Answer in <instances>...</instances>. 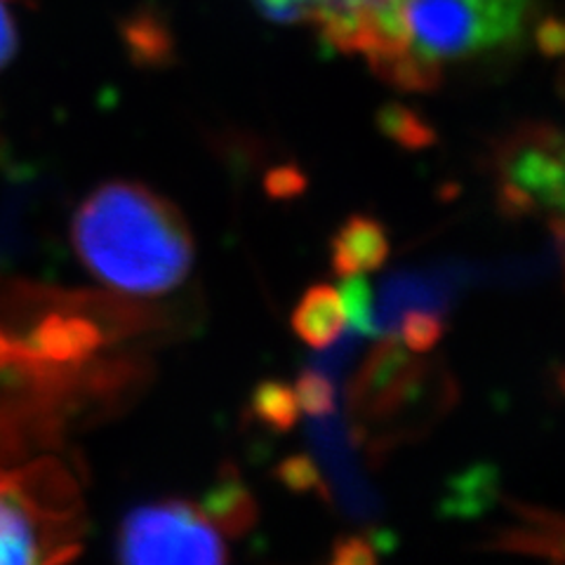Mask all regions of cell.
<instances>
[{
	"mask_svg": "<svg viewBox=\"0 0 565 565\" xmlns=\"http://www.w3.org/2000/svg\"><path fill=\"white\" fill-rule=\"evenodd\" d=\"M74 247L99 282L118 292L158 297L193 269V236L170 201L153 189L114 180L97 186L74 217Z\"/></svg>",
	"mask_w": 565,
	"mask_h": 565,
	"instance_id": "cell-1",
	"label": "cell"
},
{
	"mask_svg": "<svg viewBox=\"0 0 565 565\" xmlns=\"http://www.w3.org/2000/svg\"><path fill=\"white\" fill-rule=\"evenodd\" d=\"M530 8L492 0H403V29L413 55L440 71L514 43Z\"/></svg>",
	"mask_w": 565,
	"mask_h": 565,
	"instance_id": "cell-2",
	"label": "cell"
},
{
	"mask_svg": "<svg viewBox=\"0 0 565 565\" xmlns=\"http://www.w3.org/2000/svg\"><path fill=\"white\" fill-rule=\"evenodd\" d=\"M267 20L307 22L347 55L370 64L408 47L403 29V0H255Z\"/></svg>",
	"mask_w": 565,
	"mask_h": 565,
	"instance_id": "cell-3",
	"label": "cell"
},
{
	"mask_svg": "<svg viewBox=\"0 0 565 565\" xmlns=\"http://www.w3.org/2000/svg\"><path fill=\"white\" fill-rule=\"evenodd\" d=\"M116 556L130 565L224 563L226 544L205 511L184 500H158L132 509L116 535Z\"/></svg>",
	"mask_w": 565,
	"mask_h": 565,
	"instance_id": "cell-4",
	"label": "cell"
},
{
	"mask_svg": "<svg viewBox=\"0 0 565 565\" xmlns=\"http://www.w3.org/2000/svg\"><path fill=\"white\" fill-rule=\"evenodd\" d=\"M39 473L0 471V565L60 561L74 554L71 514L41 500Z\"/></svg>",
	"mask_w": 565,
	"mask_h": 565,
	"instance_id": "cell-5",
	"label": "cell"
},
{
	"mask_svg": "<svg viewBox=\"0 0 565 565\" xmlns=\"http://www.w3.org/2000/svg\"><path fill=\"white\" fill-rule=\"evenodd\" d=\"M504 193L511 207H530L535 203L561 207V147L552 151L546 139H527L511 149L504 163Z\"/></svg>",
	"mask_w": 565,
	"mask_h": 565,
	"instance_id": "cell-6",
	"label": "cell"
},
{
	"mask_svg": "<svg viewBox=\"0 0 565 565\" xmlns=\"http://www.w3.org/2000/svg\"><path fill=\"white\" fill-rule=\"evenodd\" d=\"M392 253L384 226L367 215H351L330 243L332 269L338 276L367 274L380 269Z\"/></svg>",
	"mask_w": 565,
	"mask_h": 565,
	"instance_id": "cell-7",
	"label": "cell"
},
{
	"mask_svg": "<svg viewBox=\"0 0 565 565\" xmlns=\"http://www.w3.org/2000/svg\"><path fill=\"white\" fill-rule=\"evenodd\" d=\"M415 377V361L396 342H384L359 377V403L370 411L388 408Z\"/></svg>",
	"mask_w": 565,
	"mask_h": 565,
	"instance_id": "cell-8",
	"label": "cell"
},
{
	"mask_svg": "<svg viewBox=\"0 0 565 565\" xmlns=\"http://www.w3.org/2000/svg\"><path fill=\"white\" fill-rule=\"evenodd\" d=\"M347 323L342 297L338 288H309L292 311V328L299 340L313 349H326L340 338Z\"/></svg>",
	"mask_w": 565,
	"mask_h": 565,
	"instance_id": "cell-9",
	"label": "cell"
},
{
	"mask_svg": "<svg viewBox=\"0 0 565 565\" xmlns=\"http://www.w3.org/2000/svg\"><path fill=\"white\" fill-rule=\"evenodd\" d=\"M203 511L215 527L226 530L228 535H241L243 530L250 527L257 514L250 492L243 488L234 473L222 476L220 483L210 488Z\"/></svg>",
	"mask_w": 565,
	"mask_h": 565,
	"instance_id": "cell-10",
	"label": "cell"
},
{
	"mask_svg": "<svg viewBox=\"0 0 565 565\" xmlns=\"http://www.w3.org/2000/svg\"><path fill=\"white\" fill-rule=\"evenodd\" d=\"M253 415L274 431H288L297 424L299 405L292 386L278 380H264L250 396Z\"/></svg>",
	"mask_w": 565,
	"mask_h": 565,
	"instance_id": "cell-11",
	"label": "cell"
},
{
	"mask_svg": "<svg viewBox=\"0 0 565 565\" xmlns=\"http://www.w3.org/2000/svg\"><path fill=\"white\" fill-rule=\"evenodd\" d=\"M340 297L347 321L367 338H377L382 332V326L377 323L375 316V292L370 288V280L363 274L342 276Z\"/></svg>",
	"mask_w": 565,
	"mask_h": 565,
	"instance_id": "cell-12",
	"label": "cell"
},
{
	"mask_svg": "<svg viewBox=\"0 0 565 565\" xmlns=\"http://www.w3.org/2000/svg\"><path fill=\"white\" fill-rule=\"evenodd\" d=\"M380 128L405 147H427L434 141L431 128L424 126L411 109L401 104H392L380 111Z\"/></svg>",
	"mask_w": 565,
	"mask_h": 565,
	"instance_id": "cell-13",
	"label": "cell"
},
{
	"mask_svg": "<svg viewBox=\"0 0 565 565\" xmlns=\"http://www.w3.org/2000/svg\"><path fill=\"white\" fill-rule=\"evenodd\" d=\"M292 392L297 396L299 413H307L311 417H326L334 411V386L321 373L307 370V373L299 375Z\"/></svg>",
	"mask_w": 565,
	"mask_h": 565,
	"instance_id": "cell-14",
	"label": "cell"
},
{
	"mask_svg": "<svg viewBox=\"0 0 565 565\" xmlns=\"http://www.w3.org/2000/svg\"><path fill=\"white\" fill-rule=\"evenodd\" d=\"M444 332H446L444 321L429 311H413L405 316L401 323L403 342L415 353L431 351L440 340H444Z\"/></svg>",
	"mask_w": 565,
	"mask_h": 565,
	"instance_id": "cell-15",
	"label": "cell"
},
{
	"mask_svg": "<svg viewBox=\"0 0 565 565\" xmlns=\"http://www.w3.org/2000/svg\"><path fill=\"white\" fill-rule=\"evenodd\" d=\"M280 479L292 490H318L321 488V476L307 457H292L280 467Z\"/></svg>",
	"mask_w": 565,
	"mask_h": 565,
	"instance_id": "cell-16",
	"label": "cell"
},
{
	"mask_svg": "<svg viewBox=\"0 0 565 565\" xmlns=\"http://www.w3.org/2000/svg\"><path fill=\"white\" fill-rule=\"evenodd\" d=\"M17 45H20V35H17L14 17L8 0H0V68H6L12 62Z\"/></svg>",
	"mask_w": 565,
	"mask_h": 565,
	"instance_id": "cell-17",
	"label": "cell"
},
{
	"mask_svg": "<svg viewBox=\"0 0 565 565\" xmlns=\"http://www.w3.org/2000/svg\"><path fill=\"white\" fill-rule=\"evenodd\" d=\"M334 563L342 565H356V563H373L375 550L373 544L365 542L363 537H347L338 546H334Z\"/></svg>",
	"mask_w": 565,
	"mask_h": 565,
	"instance_id": "cell-18",
	"label": "cell"
},
{
	"mask_svg": "<svg viewBox=\"0 0 565 565\" xmlns=\"http://www.w3.org/2000/svg\"><path fill=\"white\" fill-rule=\"evenodd\" d=\"M540 45L546 55H558L563 47V31L556 22H550L540 29Z\"/></svg>",
	"mask_w": 565,
	"mask_h": 565,
	"instance_id": "cell-19",
	"label": "cell"
},
{
	"mask_svg": "<svg viewBox=\"0 0 565 565\" xmlns=\"http://www.w3.org/2000/svg\"><path fill=\"white\" fill-rule=\"evenodd\" d=\"M492 3H511V6H523V8H533V0H492Z\"/></svg>",
	"mask_w": 565,
	"mask_h": 565,
	"instance_id": "cell-20",
	"label": "cell"
}]
</instances>
